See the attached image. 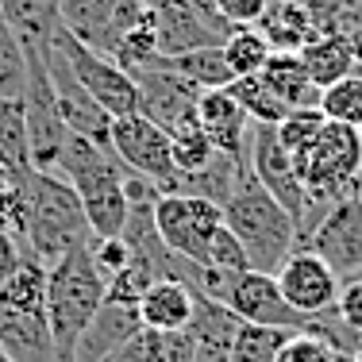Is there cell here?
I'll return each instance as SVG.
<instances>
[{
  "label": "cell",
  "instance_id": "6da1fadb",
  "mask_svg": "<svg viewBox=\"0 0 362 362\" xmlns=\"http://www.w3.org/2000/svg\"><path fill=\"white\" fill-rule=\"evenodd\" d=\"M23 193V251L35 255L42 266H54L74 247L89 243L93 231L85 220L81 197L62 174L47 170H20Z\"/></svg>",
  "mask_w": 362,
  "mask_h": 362
},
{
  "label": "cell",
  "instance_id": "7a4b0ae2",
  "mask_svg": "<svg viewBox=\"0 0 362 362\" xmlns=\"http://www.w3.org/2000/svg\"><path fill=\"white\" fill-rule=\"evenodd\" d=\"M58 174L74 185L81 197L85 220L97 239H112L124 231L127 223V174L132 170L112 154V146H100L85 135H66L62 158H58Z\"/></svg>",
  "mask_w": 362,
  "mask_h": 362
},
{
  "label": "cell",
  "instance_id": "3957f363",
  "mask_svg": "<svg viewBox=\"0 0 362 362\" xmlns=\"http://www.w3.org/2000/svg\"><path fill=\"white\" fill-rule=\"evenodd\" d=\"M108 278L97 270L89 243L74 247L54 266H47V320L54 339V362H74L77 339L105 305Z\"/></svg>",
  "mask_w": 362,
  "mask_h": 362
},
{
  "label": "cell",
  "instance_id": "277c9868",
  "mask_svg": "<svg viewBox=\"0 0 362 362\" xmlns=\"http://www.w3.org/2000/svg\"><path fill=\"white\" fill-rule=\"evenodd\" d=\"M223 223L243 243L251 270H262V274H274L286 262V255L300 247L293 216L258 185V177L251 170L239 177L235 193L223 201Z\"/></svg>",
  "mask_w": 362,
  "mask_h": 362
},
{
  "label": "cell",
  "instance_id": "5b68a950",
  "mask_svg": "<svg viewBox=\"0 0 362 362\" xmlns=\"http://www.w3.org/2000/svg\"><path fill=\"white\" fill-rule=\"evenodd\" d=\"M0 351L16 362H54L47 320V266L23 251V262L0 286Z\"/></svg>",
  "mask_w": 362,
  "mask_h": 362
},
{
  "label": "cell",
  "instance_id": "8992f818",
  "mask_svg": "<svg viewBox=\"0 0 362 362\" xmlns=\"http://www.w3.org/2000/svg\"><path fill=\"white\" fill-rule=\"evenodd\" d=\"M289 158H293V170H297L305 193H308L313 228H316L320 216L332 209V201H339V197L351 193V185H355V177L362 170V132L327 119L324 132L316 135L305 151L289 154Z\"/></svg>",
  "mask_w": 362,
  "mask_h": 362
},
{
  "label": "cell",
  "instance_id": "52a82bcc",
  "mask_svg": "<svg viewBox=\"0 0 362 362\" xmlns=\"http://www.w3.org/2000/svg\"><path fill=\"white\" fill-rule=\"evenodd\" d=\"M247 170H251L258 177V185L293 216L297 239L305 247L308 228H313V204H308V193L300 185L297 170H293L289 151L278 143V132L270 124H251V132H247Z\"/></svg>",
  "mask_w": 362,
  "mask_h": 362
},
{
  "label": "cell",
  "instance_id": "ba28073f",
  "mask_svg": "<svg viewBox=\"0 0 362 362\" xmlns=\"http://www.w3.org/2000/svg\"><path fill=\"white\" fill-rule=\"evenodd\" d=\"M54 47L62 50V58H66V66H70V74L77 77V85H81V89L89 93V97L97 100L112 119L132 116V112L139 108L135 77L127 74L119 62H112L108 54H100V50L77 42L66 28L54 31Z\"/></svg>",
  "mask_w": 362,
  "mask_h": 362
},
{
  "label": "cell",
  "instance_id": "9c48e42d",
  "mask_svg": "<svg viewBox=\"0 0 362 362\" xmlns=\"http://www.w3.org/2000/svg\"><path fill=\"white\" fill-rule=\"evenodd\" d=\"M223 223V209L204 197L189 193H158L154 201V228H158L162 243L170 255L185 258V262L204 266L209 258V243Z\"/></svg>",
  "mask_w": 362,
  "mask_h": 362
},
{
  "label": "cell",
  "instance_id": "30bf717a",
  "mask_svg": "<svg viewBox=\"0 0 362 362\" xmlns=\"http://www.w3.org/2000/svg\"><path fill=\"white\" fill-rule=\"evenodd\" d=\"M151 23L162 58L185 54L197 47H220L235 31L220 16L216 0H162L151 8Z\"/></svg>",
  "mask_w": 362,
  "mask_h": 362
},
{
  "label": "cell",
  "instance_id": "8fae6325",
  "mask_svg": "<svg viewBox=\"0 0 362 362\" xmlns=\"http://www.w3.org/2000/svg\"><path fill=\"white\" fill-rule=\"evenodd\" d=\"M112 154L124 162L132 174L146 177L158 193H174L177 166H174V139L151 124L146 116L132 112V116L112 119Z\"/></svg>",
  "mask_w": 362,
  "mask_h": 362
},
{
  "label": "cell",
  "instance_id": "7c38bea8",
  "mask_svg": "<svg viewBox=\"0 0 362 362\" xmlns=\"http://www.w3.org/2000/svg\"><path fill=\"white\" fill-rule=\"evenodd\" d=\"M135 89H139V116H146L151 124H158L162 132L174 139L181 132H193L197 127V100L201 89L193 81H185L177 70H170L166 58H154L151 66L135 70Z\"/></svg>",
  "mask_w": 362,
  "mask_h": 362
},
{
  "label": "cell",
  "instance_id": "4fadbf2b",
  "mask_svg": "<svg viewBox=\"0 0 362 362\" xmlns=\"http://www.w3.org/2000/svg\"><path fill=\"white\" fill-rule=\"evenodd\" d=\"M151 8L143 0H58V20L77 42L100 50L112 58V50L124 42L132 28H139Z\"/></svg>",
  "mask_w": 362,
  "mask_h": 362
},
{
  "label": "cell",
  "instance_id": "5bb4252c",
  "mask_svg": "<svg viewBox=\"0 0 362 362\" xmlns=\"http://www.w3.org/2000/svg\"><path fill=\"white\" fill-rule=\"evenodd\" d=\"M274 281H278L286 305L297 316H320L335 308V297H339V274L324 262L316 251L308 247H297V251L286 255V262L274 270Z\"/></svg>",
  "mask_w": 362,
  "mask_h": 362
},
{
  "label": "cell",
  "instance_id": "9a60e30c",
  "mask_svg": "<svg viewBox=\"0 0 362 362\" xmlns=\"http://www.w3.org/2000/svg\"><path fill=\"white\" fill-rule=\"evenodd\" d=\"M308 251H316L339 278L362 274V201L355 193H343L320 216L305 239Z\"/></svg>",
  "mask_w": 362,
  "mask_h": 362
},
{
  "label": "cell",
  "instance_id": "2e32d148",
  "mask_svg": "<svg viewBox=\"0 0 362 362\" xmlns=\"http://www.w3.org/2000/svg\"><path fill=\"white\" fill-rule=\"evenodd\" d=\"M216 305H223L228 313H235L243 324H262V327H305V316H297L286 305L274 274L262 270H243V274H228L223 293Z\"/></svg>",
  "mask_w": 362,
  "mask_h": 362
},
{
  "label": "cell",
  "instance_id": "e0dca14e",
  "mask_svg": "<svg viewBox=\"0 0 362 362\" xmlns=\"http://www.w3.org/2000/svg\"><path fill=\"white\" fill-rule=\"evenodd\" d=\"M139 332H143L139 308L105 300V305L97 308V316L89 320V327L81 332V339H77L74 362H108L116 351H124Z\"/></svg>",
  "mask_w": 362,
  "mask_h": 362
},
{
  "label": "cell",
  "instance_id": "ac0fdd59",
  "mask_svg": "<svg viewBox=\"0 0 362 362\" xmlns=\"http://www.w3.org/2000/svg\"><path fill=\"white\" fill-rule=\"evenodd\" d=\"M197 127L204 132V139L216 146L220 154L231 158H247V132L251 119L239 108V100L228 89H204L197 100Z\"/></svg>",
  "mask_w": 362,
  "mask_h": 362
},
{
  "label": "cell",
  "instance_id": "d6986e66",
  "mask_svg": "<svg viewBox=\"0 0 362 362\" xmlns=\"http://www.w3.org/2000/svg\"><path fill=\"white\" fill-rule=\"evenodd\" d=\"M139 324L143 332H185L193 324L197 293L177 278H162L139 297Z\"/></svg>",
  "mask_w": 362,
  "mask_h": 362
},
{
  "label": "cell",
  "instance_id": "ffe728a7",
  "mask_svg": "<svg viewBox=\"0 0 362 362\" xmlns=\"http://www.w3.org/2000/svg\"><path fill=\"white\" fill-rule=\"evenodd\" d=\"M239 316L228 313L223 305L209 297H197L193 308V324H189V335H193V362H231V343H235L239 332Z\"/></svg>",
  "mask_w": 362,
  "mask_h": 362
},
{
  "label": "cell",
  "instance_id": "44dd1931",
  "mask_svg": "<svg viewBox=\"0 0 362 362\" xmlns=\"http://www.w3.org/2000/svg\"><path fill=\"white\" fill-rule=\"evenodd\" d=\"M308 66V77L316 81V89L339 81V77L355 74V66L362 62V39L358 35H347V31H327V35H316L300 50Z\"/></svg>",
  "mask_w": 362,
  "mask_h": 362
},
{
  "label": "cell",
  "instance_id": "7402d4cb",
  "mask_svg": "<svg viewBox=\"0 0 362 362\" xmlns=\"http://www.w3.org/2000/svg\"><path fill=\"white\" fill-rule=\"evenodd\" d=\"M262 85L281 100L286 108H305V105H316L320 100V89L316 81L308 77V66L300 58V50H270L266 66L258 70Z\"/></svg>",
  "mask_w": 362,
  "mask_h": 362
},
{
  "label": "cell",
  "instance_id": "603a6c76",
  "mask_svg": "<svg viewBox=\"0 0 362 362\" xmlns=\"http://www.w3.org/2000/svg\"><path fill=\"white\" fill-rule=\"evenodd\" d=\"M0 16L12 28V35L20 39V47L42 50V54L54 42V31L62 28L58 0H0Z\"/></svg>",
  "mask_w": 362,
  "mask_h": 362
},
{
  "label": "cell",
  "instance_id": "cb8c5ba5",
  "mask_svg": "<svg viewBox=\"0 0 362 362\" xmlns=\"http://www.w3.org/2000/svg\"><path fill=\"white\" fill-rule=\"evenodd\" d=\"M262 35L270 39L274 50H305L308 42L320 35V23H316V8L305 0H278V4L266 8L262 20Z\"/></svg>",
  "mask_w": 362,
  "mask_h": 362
},
{
  "label": "cell",
  "instance_id": "d4e9b609",
  "mask_svg": "<svg viewBox=\"0 0 362 362\" xmlns=\"http://www.w3.org/2000/svg\"><path fill=\"white\" fill-rule=\"evenodd\" d=\"M170 70H177L185 81H193L197 89H228L235 81L228 58H223V47H197V50H185V54H174L166 58Z\"/></svg>",
  "mask_w": 362,
  "mask_h": 362
},
{
  "label": "cell",
  "instance_id": "484cf974",
  "mask_svg": "<svg viewBox=\"0 0 362 362\" xmlns=\"http://www.w3.org/2000/svg\"><path fill=\"white\" fill-rule=\"evenodd\" d=\"M316 108H320L332 124H347V127H355V132H362V74H347V77H339V81L324 85Z\"/></svg>",
  "mask_w": 362,
  "mask_h": 362
},
{
  "label": "cell",
  "instance_id": "4316f807",
  "mask_svg": "<svg viewBox=\"0 0 362 362\" xmlns=\"http://www.w3.org/2000/svg\"><path fill=\"white\" fill-rule=\"evenodd\" d=\"M0 158L12 170H31V143H28V119L23 100L0 97Z\"/></svg>",
  "mask_w": 362,
  "mask_h": 362
},
{
  "label": "cell",
  "instance_id": "83f0119b",
  "mask_svg": "<svg viewBox=\"0 0 362 362\" xmlns=\"http://www.w3.org/2000/svg\"><path fill=\"white\" fill-rule=\"evenodd\" d=\"M220 47H223V58H228V66H231L235 77L258 74L266 66V58H270V50H274L270 39H266L258 28H235Z\"/></svg>",
  "mask_w": 362,
  "mask_h": 362
},
{
  "label": "cell",
  "instance_id": "f1b7e54d",
  "mask_svg": "<svg viewBox=\"0 0 362 362\" xmlns=\"http://www.w3.org/2000/svg\"><path fill=\"white\" fill-rule=\"evenodd\" d=\"M228 93L239 100V108L247 112V119H251V124H270V127H274V124H281V119H286V112H289V108L262 85V77H258V74L235 77V81L228 85Z\"/></svg>",
  "mask_w": 362,
  "mask_h": 362
},
{
  "label": "cell",
  "instance_id": "f546056e",
  "mask_svg": "<svg viewBox=\"0 0 362 362\" xmlns=\"http://www.w3.org/2000/svg\"><path fill=\"white\" fill-rule=\"evenodd\" d=\"M297 327H262V324H239L235 343H231V362H274L281 343Z\"/></svg>",
  "mask_w": 362,
  "mask_h": 362
},
{
  "label": "cell",
  "instance_id": "4dcf8cb0",
  "mask_svg": "<svg viewBox=\"0 0 362 362\" xmlns=\"http://www.w3.org/2000/svg\"><path fill=\"white\" fill-rule=\"evenodd\" d=\"M23 89H28V54L0 16V97L23 100Z\"/></svg>",
  "mask_w": 362,
  "mask_h": 362
},
{
  "label": "cell",
  "instance_id": "1f68e13d",
  "mask_svg": "<svg viewBox=\"0 0 362 362\" xmlns=\"http://www.w3.org/2000/svg\"><path fill=\"white\" fill-rule=\"evenodd\" d=\"M324 124H327L324 112L316 105H305V108H289L286 119L274 124V132H278V143L286 146L289 154H297V151H305V146L324 132Z\"/></svg>",
  "mask_w": 362,
  "mask_h": 362
},
{
  "label": "cell",
  "instance_id": "d6a6232c",
  "mask_svg": "<svg viewBox=\"0 0 362 362\" xmlns=\"http://www.w3.org/2000/svg\"><path fill=\"white\" fill-rule=\"evenodd\" d=\"M212 158H216V146L204 139L201 127L174 135V166H177V177H181V174H197V170H204Z\"/></svg>",
  "mask_w": 362,
  "mask_h": 362
},
{
  "label": "cell",
  "instance_id": "836d02e7",
  "mask_svg": "<svg viewBox=\"0 0 362 362\" xmlns=\"http://www.w3.org/2000/svg\"><path fill=\"white\" fill-rule=\"evenodd\" d=\"M204 266H212V270H228V274L251 270L243 243L228 231V223H220V228H216V235H212V243H209V258H204Z\"/></svg>",
  "mask_w": 362,
  "mask_h": 362
},
{
  "label": "cell",
  "instance_id": "e575fe53",
  "mask_svg": "<svg viewBox=\"0 0 362 362\" xmlns=\"http://www.w3.org/2000/svg\"><path fill=\"white\" fill-rule=\"evenodd\" d=\"M335 351L327 347V343L320 339V335L313 332H293L286 343H281V351L274 355V362H332Z\"/></svg>",
  "mask_w": 362,
  "mask_h": 362
},
{
  "label": "cell",
  "instance_id": "d590c367",
  "mask_svg": "<svg viewBox=\"0 0 362 362\" xmlns=\"http://www.w3.org/2000/svg\"><path fill=\"white\" fill-rule=\"evenodd\" d=\"M89 255H93V262H97V270L105 274V278L119 274L127 262H132V251H127V243L119 235H112V239H97V235H93L89 239Z\"/></svg>",
  "mask_w": 362,
  "mask_h": 362
},
{
  "label": "cell",
  "instance_id": "8d00e7d4",
  "mask_svg": "<svg viewBox=\"0 0 362 362\" xmlns=\"http://www.w3.org/2000/svg\"><path fill=\"white\" fill-rule=\"evenodd\" d=\"M335 316L351 327V332H362V274L339 281V297H335Z\"/></svg>",
  "mask_w": 362,
  "mask_h": 362
},
{
  "label": "cell",
  "instance_id": "74e56055",
  "mask_svg": "<svg viewBox=\"0 0 362 362\" xmlns=\"http://www.w3.org/2000/svg\"><path fill=\"white\" fill-rule=\"evenodd\" d=\"M216 8L231 28H255V23L266 16L270 0H216Z\"/></svg>",
  "mask_w": 362,
  "mask_h": 362
},
{
  "label": "cell",
  "instance_id": "f35d334b",
  "mask_svg": "<svg viewBox=\"0 0 362 362\" xmlns=\"http://www.w3.org/2000/svg\"><path fill=\"white\" fill-rule=\"evenodd\" d=\"M20 262H23V243L8 231H0V286L20 270Z\"/></svg>",
  "mask_w": 362,
  "mask_h": 362
},
{
  "label": "cell",
  "instance_id": "ab89813d",
  "mask_svg": "<svg viewBox=\"0 0 362 362\" xmlns=\"http://www.w3.org/2000/svg\"><path fill=\"white\" fill-rule=\"evenodd\" d=\"M16 177H20V170H12V166H8L4 158H0V189H8V185H12Z\"/></svg>",
  "mask_w": 362,
  "mask_h": 362
},
{
  "label": "cell",
  "instance_id": "60d3db41",
  "mask_svg": "<svg viewBox=\"0 0 362 362\" xmlns=\"http://www.w3.org/2000/svg\"><path fill=\"white\" fill-rule=\"evenodd\" d=\"M351 193H355V197H358V201H362V170H358V177H355V185H351Z\"/></svg>",
  "mask_w": 362,
  "mask_h": 362
},
{
  "label": "cell",
  "instance_id": "b9f144b4",
  "mask_svg": "<svg viewBox=\"0 0 362 362\" xmlns=\"http://www.w3.org/2000/svg\"><path fill=\"white\" fill-rule=\"evenodd\" d=\"M332 362H355V358H351V351H335Z\"/></svg>",
  "mask_w": 362,
  "mask_h": 362
},
{
  "label": "cell",
  "instance_id": "7bdbcfd3",
  "mask_svg": "<svg viewBox=\"0 0 362 362\" xmlns=\"http://www.w3.org/2000/svg\"><path fill=\"white\" fill-rule=\"evenodd\" d=\"M351 358H355V362H362V339H358V347L351 351Z\"/></svg>",
  "mask_w": 362,
  "mask_h": 362
},
{
  "label": "cell",
  "instance_id": "ee69618b",
  "mask_svg": "<svg viewBox=\"0 0 362 362\" xmlns=\"http://www.w3.org/2000/svg\"><path fill=\"white\" fill-rule=\"evenodd\" d=\"M143 4H146V8H154V4H162V0H143Z\"/></svg>",
  "mask_w": 362,
  "mask_h": 362
},
{
  "label": "cell",
  "instance_id": "f6af8a7d",
  "mask_svg": "<svg viewBox=\"0 0 362 362\" xmlns=\"http://www.w3.org/2000/svg\"><path fill=\"white\" fill-rule=\"evenodd\" d=\"M0 362H16V358H8V355H4V351H0Z\"/></svg>",
  "mask_w": 362,
  "mask_h": 362
}]
</instances>
